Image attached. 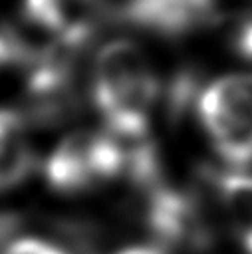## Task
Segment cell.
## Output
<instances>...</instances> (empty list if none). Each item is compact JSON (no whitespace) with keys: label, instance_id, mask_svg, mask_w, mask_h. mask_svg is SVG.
Masks as SVG:
<instances>
[{"label":"cell","instance_id":"obj_1","mask_svg":"<svg viewBox=\"0 0 252 254\" xmlns=\"http://www.w3.org/2000/svg\"><path fill=\"white\" fill-rule=\"evenodd\" d=\"M158 80L145 54L132 41H112L98 52L93 69V99L115 137L147 134Z\"/></svg>","mask_w":252,"mask_h":254},{"label":"cell","instance_id":"obj_2","mask_svg":"<svg viewBox=\"0 0 252 254\" xmlns=\"http://www.w3.org/2000/svg\"><path fill=\"white\" fill-rule=\"evenodd\" d=\"M198 115L226 162H252V74L226 76L208 85L198 99Z\"/></svg>","mask_w":252,"mask_h":254},{"label":"cell","instance_id":"obj_7","mask_svg":"<svg viewBox=\"0 0 252 254\" xmlns=\"http://www.w3.org/2000/svg\"><path fill=\"white\" fill-rule=\"evenodd\" d=\"M217 191L224 213L241 236L252 232V177L243 173L219 175Z\"/></svg>","mask_w":252,"mask_h":254},{"label":"cell","instance_id":"obj_12","mask_svg":"<svg viewBox=\"0 0 252 254\" xmlns=\"http://www.w3.org/2000/svg\"><path fill=\"white\" fill-rule=\"evenodd\" d=\"M241 240H243V245H245L247 253L252 254V232L245 234V236H241Z\"/></svg>","mask_w":252,"mask_h":254},{"label":"cell","instance_id":"obj_8","mask_svg":"<svg viewBox=\"0 0 252 254\" xmlns=\"http://www.w3.org/2000/svg\"><path fill=\"white\" fill-rule=\"evenodd\" d=\"M30 60L37 64L41 60V54L24 39L19 30H13L11 26H0V67L24 64Z\"/></svg>","mask_w":252,"mask_h":254},{"label":"cell","instance_id":"obj_11","mask_svg":"<svg viewBox=\"0 0 252 254\" xmlns=\"http://www.w3.org/2000/svg\"><path fill=\"white\" fill-rule=\"evenodd\" d=\"M117 254H163V251L154 247H132V249H125Z\"/></svg>","mask_w":252,"mask_h":254},{"label":"cell","instance_id":"obj_9","mask_svg":"<svg viewBox=\"0 0 252 254\" xmlns=\"http://www.w3.org/2000/svg\"><path fill=\"white\" fill-rule=\"evenodd\" d=\"M4 254H67L65 251L58 249L49 241L37 240V238H21L13 241L6 249Z\"/></svg>","mask_w":252,"mask_h":254},{"label":"cell","instance_id":"obj_4","mask_svg":"<svg viewBox=\"0 0 252 254\" xmlns=\"http://www.w3.org/2000/svg\"><path fill=\"white\" fill-rule=\"evenodd\" d=\"M123 17L161 36H182L215 17V0H128Z\"/></svg>","mask_w":252,"mask_h":254},{"label":"cell","instance_id":"obj_5","mask_svg":"<svg viewBox=\"0 0 252 254\" xmlns=\"http://www.w3.org/2000/svg\"><path fill=\"white\" fill-rule=\"evenodd\" d=\"M93 143L95 134L78 132L58 145L45 167L47 180L54 190L76 193L98 182L93 162Z\"/></svg>","mask_w":252,"mask_h":254},{"label":"cell","instance_id":"obj_3","mask_svg":"<svg viewBox=\"0 0 252 254\" xmlns=\"http://www.w3.org/2000/svg\"><path fill=\"white\" fill-rule=\"evenodd\" d=\"M147 223L150 230L169 245L200 249L208 245L210 232L200 206L184 193L156 190L148 198Z\"/></svg>","mask_w":252,"mask_h":254},{"label":"cell","instance_id":"obj_6","mask_svg":"<svg viewBox=\"0 0 252 254\" xmlns=\"http://www.w3.org/2000/svg\"><path fill=\"white\" fill-rule=\"evenodd\" d=\"M34 167L24 119L13 110H0V191L17 188Z\"/></svg>","mask_w":252,"mask_h":254},{"label":"cell","instance_id":"obj_10","mask_svg":"<svg viewBox=\"0 0 252 254\" xmlns=\"http://www.w3.org/2000/svg\"><path fill=\"white\" fill-rule=\"evenodd\" d=\"M236 50L247 60H252V19L247 21L236 34Z\"/></svg>","mask_w":252,"mask_h":254}]
</instances>
